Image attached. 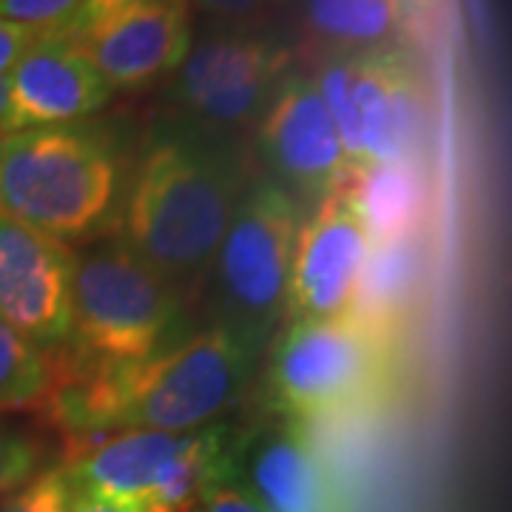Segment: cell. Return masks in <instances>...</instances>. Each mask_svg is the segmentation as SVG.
Wrapping results in <instances>:
<instances>
[{"label":"cell","mask_w":512,"mask_h":512,"mask_svg":"<svg viewBox=\"0 0 512 512\" xmlns=\"http://www.w3.org/2000/svg\"><path fill=\"white\" fill-rule=\"evenodd\" d=\"M256 350L225 325L123 367L83 365L57 345L49 350V390L37 416L60 433L66 453L97 433H191L237 404L254 376Z\"/></svg>","instance_id":"1"},{"label":"cell","mask_w":512,"mask_h":512,"mask_svg":"<svg viewBox=\"0 0 512 512\" xmlns=\"http://www.w3.org/2000/svg\"><path fill=\"white\" fill-rule=\"evenodd\" d=\"M248 180L237 151L202 131L151 143L128 183L123 245L183 302L197 299Z\"/></svg>","instance_id":"2"},{"label":"cell","mask_w":512,"mask_h":512,"mask_svg":"<svg viewBox=\"0 0 512 512\" xmlns=\"http://www.w3.org/2000/svg\"><path fill=\"white\" fill-rule=\"evenodd\" d=\"M117 194L109 146L74 126L6 134L0 160V214L63 245L92 237Z\"/></svg>","instance_id":"3"},{"label":"cell","mask_w":512,"mask_h":512,"mask_svg":"<svg viewBox=\"0 0 512 512\" xmlns=\"http://www.w3.org/2000/svg\"><path fill=\"white\" fill-rule=\"evenodd\" d=\"M183 299L123 242L74 256L72 322L63 348L92 367L143 362L168 348Z\"/></svg>","instance_id":"4"},{"label":"cell","mask_w":512,"mask_h":512,"mask_svg":"<svg viewBox=\"0 0 512 512\" xmlns=\"http://www.w3.org/2000/svg\"><path fill=\"white\" fill-rule=\"evenodd\" d=\"M228 470V427L191 433L117 430L97 433L66 453L63 478L74 493L194 512L202 495L228 478Z\"/></svg>","instance_id":"5"},{"label":"cell","mask_w":512,"mask_h":512,"mask_svg":"<svg viewBox=\"0 0 512 512\" xmlns=\"http://www.w3.org/2000/svg\"><path fill=\"white\" fill-rule=\"evenodd\" d=\"M390 345L350 313L291 322L271 353L268 402L299 424L362 410L387 384Z\"/></svg>","instance_id":"6"},{"label":"cell","mask_w":512,"mask_h":512,"mask_svg":"<svg viewBox=\"0 0 512 512\" xmlns=\"http://www.w3.org/2000/svg\"><path fill=\"white\" fill-rule=\"evenodd\" d=\"M299 222V202L285 185L248 180L205 276V285H214L225 313L217 325L237 330L256 348L285 308Z\"/></svg>","instance_id":"7"},{"label":"cell","mask_w":512,"mask_h":512,"mask_svg":"<svg viewBox=\"0 0 512 512\" xmlns=\"http://www.w3.org/2000/svg\"><path fill=\"white\" fill-rule=\"evenodd\" d=\"M293 69V52L268 37L222 32L185 55L174 97L197 131H231L262 117L276 86Z\"/></svg>","instance_id":"8"},{"label":"cell","mask_w":512,"mask_h":512,"mask_svg":"<svg viewBox=\"0 0 512 512\" xmlns=\"http://www.w3.org/2000/svg\"><path fill=\"white\" fill-rule=\"evenodd\" d=\"M370 237L345 185L316 200L293 239L285 311L291 322L348 316Z\"/></svg>","instance_id":"9"},{"label":"cell","mask_w":512,"mask_h":512,"mask_svg":"<svg viewBox=\"0 0 512 512\" xmlns=\"http://www.w3.org/2000/svg\"><path fill=\"white\" fill-rule=\"evenodd\" d=\"M265 163L285 188L322 200L350 177L345 148L311 72H291L276 86L256 128Z\"/></svg>","instance_id":"10"},{"label":"cell","mask_w":512,"mask_h":512,"mask_svg":"<svg viewBox=\"0 0 512 512\" xmlns=\"http://www.w3.org/2000/svg\"><path fill=\"white\" fill-rule=\"evenodd\" d=\"M72 265L69 245L0 214V322L37 348L63 345L72 322Z\"/></svg>","instance_id":"11"},{"label":"cell","mask_w":512,"mask_h":512,"mask_svg":"<svg viewBox=\"0 0 512 512\" xmlns=\"http://www.w3.org/2000/svg\"><path fill=\"white\" fill-rule=\"evenodd\" d=\"M111 92H131L183 66L191 52L188 0H140L72 35Z\"/></svg>","instance_id":"12"},{"label":"cell","mask_w":512,"mask_h":512,"mask_svg":"<svg viewBox=\"0 0 512 512\" xmlns=\"http://www.w3.org/2000/svg\"><path fill=\"white\" fill-rule=\"evenodd\" d=\"M109 83L83 46L66 32H46L9 72V106L3 128L69 126L111 100Z\"/></svg>","instance_id":"13"},{"label":"cell","mask_w":512,"mask_h":512,"mask_svg":"<svg viewBox=\"0 0 512 512\" xmlns=\"http://www.w3.org/2000/svg\"><path fill=\"white\" fill-rule=\"evenodd\" d=\"M353 103L365 163H410L421 137V94L407 60L390 49L353 55Z\"/></svg>","instance_id":"14"},{"label":"cell","mask_w":512,"mask_h":512,"mask_svg":"<svg viewBox=\"0 0 512 512\" xmlns=\"http://www.w3.org/2000/svg\"><path fill=\"white\" fill-rule=\"evenodd\" d=\"M251 481L265 512H342L325 458L296 424L256 444Z\"/></svg>","instance_id":"15"},{"label":"cell","mask_w":512,"mask_h":512,"mask_svg":"<svg viewBox=\"0 0 512 512\" xmlns=\"http://www.w3.org/2000/svg\"><path fill=\"white\" fill-rule=\"evenodd\" d=\"M404 26V0H302V43L313 63L387 49Z\"/></svg>","instance_id":"16"},{"label":"cell","mask_w":512,"mask_h":512,"mask_svg":"<svg viewBox=\"0 0 512 512\" xmlns=\"http://www.w3.org/2000/svg\"><path fill=\"white\" fill-rule=\"evenodd\" d=\"M419 276L421 248L416 234L370 242L350 316L384 339H393V328L416 296Z\"/></svg>","instance_id":"17"},{"label":"cell","mask_w":512,"mask_h":512,"mask_svg":"<svg viewBox=\"0 0 512 512\" xmlns=\"http://www.w3.org/2000/svg\"><path fill=\"white\" fill-rule=\"evenodd\" d=\"M345 188L370 242L407 237L419 231L424 214V183L413 160L365 165L362 171L350 174Z\"/></svg>","instance_id":"18"},{"label":"cell","mask_w":512,"mask_h":512,"mask_svg":"<svg viewBox=\"0 0 512 512\" xmlns=\"http://www.w3.org/2000/svg\"><path fill=\"white\" fill-rule=\"evenodd\" d=\"M49 390V350L0 322V413H37Z\"/></svg>","instance_id":"19"},{"label":"cell","mask_w":512,"mask_h":512,"mask_svg":"<svg viewBox=\"0 0 512 512\" xmlns=\"http://www.w3.org/2000/svg\"><path fill=\"white\" fill-rule=\"evenodd\" d=\"M40 464V444L23 430L0 427V498L20 490L35 476Z\"/></svg>","instance_id":"20"},{"label":"cell","mask_w":512,"mask_h":512,"mask_svg":"<svg viewBox=\"0 0 512 512\" xmlns=\"http://www.w3.org/2000/svg\"><path fill=\"white\" fill-rule=\"evenodd\" d=\"M80 6L83 0H0V18L46 35L63 32Z\"/></svg>","instance_id":"21"},{"label":"cell","mask_w":512,"mask_h":512,"mask_svg":"<svg viewBox=\"0 0 512 512\" xmlns=\"http://www.w3.org/2000/svg\"><path fill=\"white\" fill-rule=\"evenodd\" d=\"M66 495L63 470H46L3 501L0 512H66Z\"/></svg>","instance_id":"22"},{"label":"cell","mask_w":512,"mask_h":512,"mask_svg":"<svg viewBox=\"0 0 512 512\" xmlns=\"http://www.w3.org/2000/svg\"><path fill=\"white\" fill-rule=\"evenodd\" d=\"M37 37L40 32L35 29L0 18V77H9V72L20 63V57L35 46Z\"/></svg>","instance_id":"23"},{"label":"cell","mask_w":512,"mask_h":512,"mask_svg":"<svg viewBox=\"0 0 512 512\" xmlns=\"http://www.w3.org/2000/svg\"><path fill=\"white\" fill-rule=\"evenodd\" d=\"M274 0H188V6L200 9L202 15L225 20V23H242V20L259 18Z\"/></svg>","instance_id":"24"},{"label":"cell","mask_w":512,"mask_h":512,"mask_svg":"<svg viewBox=\"0 0 512 512\" xmlns=\"http://www.w3.org/2000/svg\"><path fill=\"white\" fill-rule=\"evenodd\" d=\"M205 512H265L259 504H256L254 495H248L245 490H237L231 484H214L208 493L202 495L200 501Z\"/></svg>","instance_id":"25"},{"label":"cell","mask_w":512,"mask_h":512,"mask_svg":"<svg viewBox=\"0 0 512 512\" xmlns=\"http://www.w3.org/2000/svg\"><path fill=\"white\" fill-rule=\"evenodd\" d=\"M69 490V487H66ZM66 512H171L160 507V504H117V501H106L97 495L74 493L69 490L66 495Z\"/></svg>","instance_id":"26"},{"label":"cell","mask_w":512,"mask_h":512,"mask_svg":"<svg viewBox=\"0 0 512 512\" xmlns=\"http://www.w3.org/2000/svg\"><path fill=\"white\" fill-rule=\"evenodd\" d=\"M131 3H140V0H83V6L77 9V15H74L72 23H69L63 32H66V35H80L83 29L94 26L97 20L109 18V15L126 9Z\"/></svg>","instance_id":"27"},{"label":"cell","mask_w":512,"mask_h":512,"mask_svg":"<svg viewBox=\"0 0 512 512\" xmlns=\"http://www.w3.org/2000/svg\"><path fill=\"white\" fill-rule=\"evenodd\" d=\"M6 106H9V77H0V128L6 123Z\"/></svg>","instance_id":"28"},{"label":"cell","mask_w":512,"mask_h":512,"mask_svg":"<svg viewBox=\"0 0 512 512\" xmlns=\"http://www.w3.org/2000/svg\"><path fill=\"white\" fill-rule=\"evenodd\" d=\"M6 134H9V131H3V128H0V160H3V143H6Z\"/></svg>","instance_id":"29"}]
</instances>
